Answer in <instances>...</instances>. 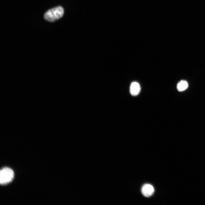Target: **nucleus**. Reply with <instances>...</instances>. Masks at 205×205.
I'll return each instance as SVG.
<instances>
[{"label":"nucleus","instance_id":"nucleus-4","mask_svg":"<svg viewBox=\"0 0 205 205\" xmlns=\"http://www.w3.org/2000/svg\"><path fill=\"white\" fill-rule=\"evenodd\" d=\"M141 90V87L139 84L136 82H134L131 83L130 87V92L132 96L138 95Z\"/></svg>","mask_w":205,"mask_h":205},{"label":"nucleus","instance_id":"nucleus-1","mask_svg":"<svg viewBox=\"0 0 205 205\" xmlns=\"http://www.w3.org/2000/svg\"><path fill=\"white\" fill-rule=\"evenodd\" d=\"M63 8L59 6L49 10L44 15V19L50 22H54L61 18L63 15Z\"/></svg>","mask_w":205,"mask_h":205},{"label":"nucleus","instance_id":"nucleus-5","mask_svg":"<svg viewBox=\"0 0 205 205\" xmlns=\"http://www.w3.org/2000/svg\"><path fill=\"white\" fill-rule=\"evenodd\" d=\"M188 86V83L186 81L181 80L177 84V89L179 91H183L187 88Z\"/></svg>","mask_w":205,"mask_h":205},{"label":"nucleus","instance_id":"nucleus-2","mask_svg":"<svg viewBox=\"0 0 205 205\" xmlns=\"http://www.w3.org/2000/svg\"><path fill=\"white\" fill-rule=\"evenodd\" d=\"M14 173L11 168L5 167L2 168L0 171V183L1 184H7L13 180Z\"/></svg>","mask_w":205,"mask_h":205},{"label":"nucleus","instance_id":"nucleus-3","mask_svg":"<svg viewBox=\"0 0 205 205\" xmlns=\"http://www.w3.org/2000/svg\"><path fill=\"white\" fill-rule=\"evenodd\" d=\"M154 189L153 186L151 184H146L142 187L141 191L143 195L146 197H149L153 193Z\"/></svg>","mask_w":205,"mask_h":205}]
</instances>
